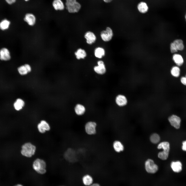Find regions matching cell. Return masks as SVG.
Listing matches in <instances>:
<instances>
[{
    "mask_svg": "<svg viewBox=\"0 0 186 186\" xmlns=\"http://www.w3.org/2000/svg\"><path fill=\"white\" fill-rule=\"evenodd\" d=\"M6 2L8 4L11 5L14 3L16 0H5Z\"/></svg>",
    "mask_w": 186,
    "mask_h": 186,
    "instance_id": "obj_34",
    "label": "cell"
},
{
    "mask_svg": "<svg viewBox=\"0 0 186 186\" xmlns=\"http://www.w3.org/2000/svg\"><path fill=\"white\" fill-rule=\"evenodd\" d=\"M37 128L40 133H44L47 131H49L50 127V125L46 121L42 120L38 124Z\"/></svg>",
    "mask_w": 186,
    "mask_h": 186,
    "instance_id": "obj_10",
    "label": "cell"
},
{
    "mask_svg": "<svg viewBox=\"0 0 186 186\" xmlns=\"http://www.w3.org/2000/svg\"><path fill=\"white\" fill-rule=\"evenodd\" d=\"M112 30L110 27H107L105 30L102 31L100 33V36L104 41L108 42L111 40L113 36Z\"/></svg>",
    "mask_w": 186,
    "mask_h": 186,
    "instance_id": "obj_8",
    "label": "cell"
},
{
    "mask_svg": "<svg viewBox=\"0 0 186 186\" xmlns=\"http://www.w3.org/2000/svg\"><path fill=\"white\" fill-rule=\"evenodd\" d=\"M185 21H186V13L185 15Z\"/></svg>",
    "mask_w": 186,
    "mask_h": 186,
    "instance_id": "obj_38",
    "label": "cell"
},
{
    "mask_svg": "<svg viewBox=\"0 0 186 186\" xmlns=\"http://www.w3.org/2000/svg\"><path fill=\"white\" fill-rule=\"evenodd\" d=\"M168 120L171 125L176 129H179L180 127L181 119L178 115L172 114L168 118Z\"/></svg>",
    "mask_w": 186,
    "mask_h": 186,
    "instance_id": "obj_7",
    "label": "cell"
},
{
    "mask_svg": "<svg viewBox=\"0 0 186 186\" xmlns=\"http://www.w3.org/2000/svg\"><path fill=\"white\" fill-rule=\"evenodd\" d=\"M145 168L146 172L148 174H154L156 173L158 170V167L153 160L148 159L145 163Z\"/></svg>",
    "mask_w": 186,
    "mask_h": 186,
    "instance_id": "obj_5",
    "label": "cell"
},
{
    "mask_svg": "<svg viewBox=\"0 0 186 186\" xmlns=\"http://www.w3.org/2000/svg\"><path fill=\"white\" fill-rule=\"evenodd\" d=\"M105 51L104 48L101 47L96 48L95 50L94 55L97 58H102L105 55Z\"/></svg>",
    "mask_w": 186,
    "mask_h": 186,
    "instance_id": "obj_27",
    "label": "cell"
},
{
    "mask_svg": "<svg viewBox=\"0 0 186 186\" xmlns=\"http://www.w3.org/2000/svg\"><path fill=\"white\" fill-rule=\"evenodd\" d=\"M185 78H186V74H185Z\"/></svg>",
    "mask_w": 186,
    "mask_h": 186,
    "instance_id": "obj_40",
    "label": "cell"
},
{
    "mask_svg": "<svg viewBox=\"0 0 186 186\" xmlns=\"http://www.w3.org/2000/svg\"><path fill=\"white\" fill-rule=\"evenodd\" d=\"M113 146L114 150L117 152H119L123 150L124 147L119 141H115L113 143Z\"/></svg>",
    "mask_w": 186,
    "mask_h": 186,
    "instance_id": "obj_26",
    "label": "cell"
},
{
    "mask_svg": "<svg viewBox=\"0 0 186 186\" xmlns=\"http://www.w3.org/2000/svg\"><path fill=\"white\" fill-rule=\"evenodd\" d=\"M157 148L159 149H162L163 151L160 152L158 154V157L161 159L166 160L169 156L170 150V144L167 142H164L160 143Z\"/></svg>",
    "mask_w": 186,
    "mask_h": 186,
    "instance_id": "obj_3",
    "label": "cell"
},
{
    "mask_svg": "<svg viewBox=\"0 0 186 186\" xmlns=\"http://www.w3.org/2000/svg\"><path fill=\"white\" fill-rule=\"evenodd\" d=\"M11 58V53L8 49L5 47L0 50V59L4 61H9Z\"/></svg>",
    "mask_w": 186,
    "mask_h": 186,
    "instance_id": "obj_11",
    "label": "cell"
},
{
    "mask_svg": "<svg viewBox=\"0 0 186 186\" xmlns=\"http://www.w3.org/2000/svg\"><path fill=\"white\" fill-rule=\"evenodd\" d=\"M172 59L176 66L180 67L182 66L184 63V60L182 56L180 54L174 53L172 57Z\"/></svg>",
    "mask_w": 186,
    "mask_h": 186,
    "instance_id": "obj_18",
    "label": "cell"
},
{
    "mask_svg": "<svg viewBox=\"0 0 186 186\" xmlns=\"http://www.w3.org/2000/svg\"></svg>",
    "mask_w": 186,
    "mask_h": 186,
    "instance_id": "obj_41",
    "label": "cell"
},
{
    "mask_svg": "<svg viewBox=\"0 0 186 186\" xmlns=\"http://www.w3.org/2000/svg\"><path fill=\"white\" fill-rule=\"evenodd\" d=\"M36 149V147L35 145L30 143L27 142L22 145L21 153L24 157H31L35 154Z\"/></svg>",
    "mask_w": 186,
    "mask_h": 186,
    "instance_id": "obj_1",
    "label": "cell"
},
{
    "mask_svg": "<svg viewBox=\"0 0 186 186\" xmlns=\"http://www.w3.org/2000/svg\"><path fill=\"white\" fill-rule=\"evenodd\" d=\"M52 5L56 10H62L65 8V5L61 0H53Z\"/></svg>",
    "mask_w": 186,
    "mask_h": 186,
    "instance_id": "obj_21",
    "label": "cell"
},
{
    "mask_svg": "<svg viewBox=\"0 0 186 186\" xmlns=\"http://www.w3.org/2000/svg\"><path fill=\"white\" fill-rule=\"evenodd\" d=\"M73 154L72 150L68 149L65 153L64 157L68 161L72 162L73 161Z\"/></svg>",
    "mask_w": 186,
    "mask_h": 186,
    "instance_id": "obj_29",
    "label": "cell"
},
{
    "mask_svg": "<svg viewBox=\"0 0 186 186\" xmlns=\"http://www.w3.org/2000/svg\"><path fill=\"white\" fill-rule=\"evenodd\" d=\"M170 49L171 52L172 53H176L178 51L175 47L173 42L171 43L170 44Z\"/></svg>",
    "mask_w": 186,
    "mask_h": 186,
    "instance_id": "obj_31",
    "label": "cell"
},
{
    "mask_svg": "<svg viewBox=\"0 0 186 186\" xmlns=\"http://www.w3.org/2000/svg\"><path fill=\"white\" fill-rule=\"evenodd\" d=\"M171 167L173 172L179 173L181 172L182 170V165L180 161L172 162L170 165Z\"/></svg>",
    "mask_w": 186,
    "mask_h": 186,
    "instance_id": "obj_13",
    "label": "cell"
},
{
    "mask_svg": "<svg viewBox=\"0 0 186 186\" xmlns=\"http://www.w3.org/2000/svg\"><path fill=\"white\" fill-rule=\"evenodd\" d=\"M171 75L175 78H179L181 74V69L180 67L176 65L173 66L170 71Z\"/></svg>",
    "mask_w": 186,
    "mask_h": 186,
    "instance_id": "obj_22",
    "label": "cell"
},
{
    "mask_svg": "<svg viewBox=\"0 0 186 186\" xmlns=\"http://www.w3.org/2000/svg\"><path fill=\"white\" fill-rule=\"evenodd\" d=\"M14 186H23L22 185L20 184H18L15 185Z\"/></svg>",
    "mask_w": 186,
    "mask_h": 186,
    "instance_id": "obj_37",
    "label": "cell"
},
{
    "mask_svg": "<svg viewBox=\"0 0 186 186\" xmlns=\"http://www.w3.org/2000/svg\"><path fill=\"white\" fill-rule=\"evenodd\" d=\"M75 55L76 58L79 60L84 58L87 56V53L84 50L79 48L75 52Z\"/></svg>",
    "mask_w": 186,
    "mask_h": 186,
    "instance_id": "obj_25",
    "label": "cell"
},
{
    "mask_svg": "<svg viewBox=\"0 0 186 186\" xmlns=\"http://www.w3.org/2000/svg\"><path fill=\"white\" fill-rule=\"evenodd\" d=\"M82 182L85 186H90L94 183V179L92 176L89 174H86L82 178Z\"/></svg>",
    "mask_w": 186,
    "mask_h": 186,
    "instance_id": "obj_20",
    "label": "cell"
},
{
    "mask_svg": "<svg viewBox=\"0 0 186 186\" xmlns=\"http://www.w3.org/2000/svg\"><path fill=\"white\" fill-rule=\"evenodd\" d=\"M84 37L87 43L91 44L94 43L96 40V37L94 34L91 31H88L85 34Z\"/></svg>",
    "mask_w": 186,
    "mask_h": 186,
    "instance_id": "obj_16",
    "label": "cell"
},
{
    "mask_svg": "<svg viewBox=\"0 0 186 186\" xmlns=\"http://www.w3.org/2000/svg\"><path fill=\"white\" fill-rule=\"evenodd\" d=\"M10 21L7 19H4L0 22V29L3 31L8 29L11 25Z\"/></svg>",
    "mask_w": 186,
    "mask_h": 186,
    "instance_id": "obj_23",
    "label": "cell"
},
{
    "mask_svg": "<svg viewBox=\"0 0 186 186\" xmlns=\"http://www.w3.org/2000/svg\"><path fill=\"white\" fill-rule=\"evenodd\" d=\"M104 2L106 3H109L112 1V0H103Z\"/></svg>",
    "mask_w": 186,
    "mask_h": 186,
    "instance_id": "obj_36",
    "label": "cell"
},
{
    "mask_svg": "<svg viewBox=\"0 0 186 186\" xmlns=\"http://www.w3.org/2000/svg\"><path fill=\"white\" fill-rule=\"evenodd\" d=\"M97 63L98 65L95 66L94 68V71L99 74H104L106 71V68L104 62L102 60H99Z\"/></svg>",
    "mask_w": 186,
    "mask_h": 186,
    "instance_id": "obj_15",
    "label": "cell"
},
{
    "mask_svg": "<svg viewBox=\"0 0 186 186\" xmlns=\"http://www.w3.org/2000/svg\"><path fill=\"white\" fill-rule=\"evenodd\" d=\"M32 167L33 169L38 174H43L46 172V164L43 159L37 158L33 161Z\"/></svg>",
    "mask_w": 186,
    "mask_h": 186,
    "instance_id": "obj_2",
    "label": "cell"
},
{
    "mask_svg": "<svg viewBox=\"0 0 186 186\" xmlns=\"http://www.w3.org/2000/svg\"><path fill=\"white\" fill-rule=\"evenodd\" d=\"M137 8L138 11L142 14H145L149 10V6L146 2L141 1L137 4Z\"/></svg>",
    "mask_w": 186,
    "mask_h": 186,
    "instance_id": "obj_14",
    "label": "cell"
},
{
    "mask_svg": "<svg viewBox=\"0 0 186 186\" xmlns=\"http://www.w3.org/2000/svg\"><path fill=\"white\" fill-rule=\"evenodd\" d=\"M65 5L68 11L71 13L78 12L81 7L80 4L76 0H66Z\"/></svg>",
    "mask_w": 186,
    "mask_h": 186,
    "instance_id": "obj_4",
    "label": "cell"
},
{
    "mask_svg": "<svg viewBox=\"0 0 186 186\" xmlns=\"http://www.w3.org/2000/svg\"><path fill=\"white\" fill-rule=\"evenodd\" d=\"M181 83L183 85L186 86V78L185 76H182L180 79Z\"/></svg>",
    "mask_w": 186,
    "mask_h": 186,
    "instance_id": "obj_32",
    "label": "cell"
},
{
    "mask_svg": "<svg viewBox=\"0 0 186 186\" xmlns=\"http://www.w3.org/2000/svg\"><path fill=\"white\" fill-rule=\"evenodd\" d=\"M127 99L126 97L122 95H119L115 98V102L119 106H123L127 105Z\"/></svg>",
    "mask_w": 186,
    "mask_h": 186,
    "instance_id": "obj_17",
    "label": "cell"
},
{
    "mask_svg": "<svg viewBox=\"0 0 186 186\" xmlns=\"http://www.w3.org/2000/svg\"><path fill=\"white\" fill-rule=\"evenodd\" d=\"M32 70L31 66L28 64H25L19 66L17 68L18 73L21 75H25L30 72Z\"/></svg>",
    "mask_w": 186,
    "mask_h": 186,
    "instance_id": "obj_12",
    "label": "cell"
},
{
    "mask_svg": "<svg viewBox=\"0 0 186 186\" xmlns=\"http://www.w3.org/2000/svg\"><path fill=\"white\" fill-rule=\"evenodd\" d=\"M178 51L183 50L184 48L183 41L181 39H176L173 42Z\"/></svg>",
    "mask_w": 186,
    "mask_h": 186,
    "instance_id": "obj_24",
    "label": "cell"
},
{
    "mask_svg": "<svg viewBox=\"0 0 186 186\" xmlns=\"http://www.w3.org/2000/svg\"><path fill=\"white\" fill-rule=\"evenodd\" d=\"M26 1H29V0H24Z\"/></svg>",
    "mask_w": 186,
    "mask_h": 186,
    "instance_id": "obj_39",
    "label": "cell"
},
{
    "mask_svg": "<svg viewBox=\"0 0 186 186\" xmlns=\"http://www.w3.org/2000/svg\"><path fill=\"white\" fill-rule=\"evenodd\" d=\"M74 110L76 114L78 115H81L84 113L86 110L85 107L83 105L78 104L75 106Z\"/></svg>",
    "mask_w": 186,
    "mask_h": 186,
    "instance_id": "obj_28",
    "label": "cell"
},
{
    "mask_svg": "<svg viewBox=\"0 0 186 186\" xmlns=\"http://www.w3.org/2000/svg\"><path fill=\"white\" fill-rule=\"evenodd\" d=\"M24 21L30 26H34L36 22V18L35 16L31 13H28L25 16Z\"/></svg>",
    "mask_w": 186,
    "mask_h": 186,
    "instance_id": "obj_9",
    "label": "cell"
},
{
    "mask_svg": "<svg viewBox=\"0 0 186 186\" xmlns=\"http://www.w3.org/2000/svg\"><path fill=\"white\" fill-rule=\"evenodd\" d=\"M151 141L154 144H157L160 141V138L159 135L154 133L151 135L150 138Z\"/></svg>",
    "mask_w": 186,
    "mask_h": 186,
    "instance_id": "obj_30",
    "label": "cell"
},
{
    "mask_svg": "<svg viewBox=\"0 0 186 186\" xmlns=\"http://www.w3.org/2000/svg\"><path fill=\"white\" fill-rule=\"evenodd\" d=\"M25 104V102L23 99L18 98L17 99L14 103L13 106L15 110L18 111L23 109Z\"/></svg>",
    "mask_w": 186,
    "mask_h": 186,
    "instance_id": "obj_19",
    "label": "cell"
},
{
    "mask_svg": "<svg viewBox=\"0 0 186 186\" xmlns=\"http://www.w3.org/2000/svg\"><path fill=\"white\" fill-rule=\"evenodd\" d=\"M182 148L183 150L186 151V140L183 141L182 143Z\"/></svg>",
    "mask_w": 186,
    "mask_h": 186,
    "instance_id": "obj_33",
    "label": "cell"
},
{
    "mask_svg": "<svg viewBox=\"0 0 186 186\" xmlns=\"http://www.w3.org/2000/svg\"><path fill=\"white\" fill-rule=\"evenodd\" d=\"M90 186H101L98 183H93Z\"/></svg>",
    "mask_w": 186,
    "mask_h": 186,
    "instance_id": "obj_35",
    "label": "cell"
},
{
    "mask_svg": "<svg viewBox=\"0 0 186 186\" xmlns=\"http://www.w3.org/2000/svg\"><path fill=\"white\" fill-rule=\"evenodd\" d=\"M97 124L94 121H89L87 122L84 126L85 132L89 135H93L96 133Z\"/></svg>",
    "mask_w": 186,
    "mask_h": 186,
    "instance_id": "obj_6",
    "label": "cell"
}]
</instances>
